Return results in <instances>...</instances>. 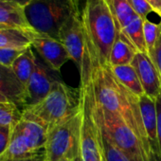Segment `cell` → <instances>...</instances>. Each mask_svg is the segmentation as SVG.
Masks as SVG:
<instances>
[{
	"mask_svg": "<svg viewBox=\"0 0 161 161\" xmlns=\"http://www.w3.org/2000/svg\"><path fill=\"white\" fill-rule=\"evenodd\" d=\"M82 20L91 62L109 64L112 47L121 30L106 0H85Z\"/></svg>",
	"mask_w": 161,
	"mask_h": 161,
	"instance_id": "obj_2",
	"label": "cell"
},
{
	"mask_svg": "<svg viewBox=\"0 0 161 161\" xmlns=\"http://www.w3.org/2000/svg\"><path fill=\"white\" fill-rule=\"evenodd\" d=\"M103 136V154L105 161H129V159L125 156V154L118 149L110 139L102 132Z\"/></svg>",
	"mask_w": 161,
	"mask_h": 161,
	"instance_id": "obj_25",
	"label": "cell"
},
{
	"mask_svg": "<svg viewBox=\"0 0 161 161\" xmlns=\"http://www.w3.org/2000/svg\"><path fill=\"white\" fill-rule=\"evenodd\" d=\"M2 161H46V153H41L39 154H36L31 157H26V158H20V159H13V160H5L1 156Z\"/></svg>",
	"mask_w": 161,
	"mask_h": 161,
	"instance_id": "obj_31",
	"label": "cell"
},
{
	"mask_svg": "<svg viewBox=\"0 0 161 161\" xmlns=\"http://www.w3.org/2000/svg\"><path fill=\"white\" fill-rule=\"evenodd\" d=\"M75 161H83V159H82V156H80V154L75 159Z\"/></svg>",
	"mask_w": 161,
	"mask_h": 161,
	"instance_id": "obj_35",
	"label": "cell"
},
{
	"mask_svg": "<svg viewBox=\"0 0 161 161\" xmlns=\"http://www.w3.org/2000/svg\"><path fill=\"white\" fill-rule=\"evenodd\" d=\"M13 128L11 126L0 127V157L4 155L9 147Z\"/></svg>",
	"mask_w": 161,
	"mask_h": 161,
	"instance_id": "obj_28",
	"label": "cell"
},
{
	"mask_svg": "<svg viewBox=\"0 0 161 161\" xmlns=\"http://www.w3.org/2000/svg\"><path fill=\"white\" fill-rule=\"evenodd\" d=\"M0 94L4 95L11 103L22 111L26 107L27 89L16 78L12 67L0 64Z\"/></svg>",
	"mask_w": 161,
	"mask_h": 161,
	"instance_id": "obj_13",
	"label": "cell"
},
{
	"mask_svg": "<svg viewBox=\"0 0 161 161\" xmlns=\"http://www.w3.org/2000/svg\"><path fill=\"white\" fill-rule=\"evenodd\" d=\"M0 127H2V126H0Z\"/></svg>",
	"mask_w": 161,
	"mask_h": 161,
	"instance_id": "obj_39",
	"label": "cell"
},
{
	"mask_svg": "<svg viewBox=\"0 0 161 161\" xmlns=\"http://www.w3.org/2000/svg\"><path fill=\"white\" fill-rule=\"evenodd\" d=\"M83 111L47 133L46 161H74L80 154V126Z\"/></svg>",
	"mask_w": 161,
	"mask_h": 161,
	"instance_id": "obj_6",
	"label": "cell"
},
{
	"mask_svg": "<svg viewBox=\"0 0 161 161\" xmlns=\"http://www.w3.org/2000/svg\"><path fill=\"white\" fill-rule=\"evenodd\" d=\"M90 84L95 103L119 117L132 129L143 143L152 161L148 136L140 111L139 98L119 82L109 64L103 66L96 63L92 65Z\"/></svg>",
	"mask_w": 161,
	"mask_h": 161,
	"instance_id": "obj_1",
	"label": "cell"
},
{
	"mask_svg": "<svg viewBox=\"0 0 161 161\" xmlns=\"http://www.w3.org/2000/svg\"><path fill=\"white\" fill-rule=\"evenodd\" d=\"M26 49H14L0 47V64L12 67L15 59L21 55Z\"/></svg>",
	"mask_w": 161,
	"mask_h": 161,
	"instance_id": "obj_26",
	"label": "cell"
},
{
	"mask_svg": "<svg viewBox=\"0 0 161 161\" xmlns=\"http://www.w3.org/2000/svg\"><path fill=\"white\" fill-rule=\"evenodd\" d=\"M104 161H105V160H104Z\"/></svg>",
	"mask_w": 161,
	"mask_h": 161,
	"instance_id": "obj_40",
	"label": "cell"
},
{
	"mask_svg": "<svg viewBox=\"0 0 161 161\" xmlns=\"http://www.w3.org/2000/svg\"><path fill=\"white\" fill-rule=\"evenodd\" d=\"M31 31L18 28H5L0 30V47L27 49L31 47Z\"/></svg>",
	"mask_w": 161,
	"mask_h": 161,
	"instance_id": "obj_17",
	"label": "cell"
},
{
	"mask_svg": "<svg viewBox=\"0 0 161 161\" xmlns=\"http://www.w3.org/2000/svg\"><path fill=\"white\" fill-rule=\"evenodd\" d=\"M93 112L101 131L125 154L129 161H151L143 143L132 129L119 117L96 103L94 98Z\"/></svg>",
	"mask_w": 161,
	"mask_h": 161,
	"instance_id": "obj_5",
	"label": "cell"
},
{
	"mask_svg": "<svg viewBox=\"0 0 161 161\" xmlns=\"http://www.w3.org/2000/svg\"><path fill=\"white\" fill-rule=\"evenodd\" d=\"M131 64L138 76L145 95L155 101L161 93V80L149 55L147 53L136 52Z\"/></svg>",
	"mask_w": 161,
	"mask_h": 161,
	"instance_id": "obj_11",
	"label": "cell"
},
{
	"mask_svg": "<svg viewBox=\"0 0 161 161\" xmlns=\"http://www.w3.org/2000/svg\"><path fill=\"white\" fill-rule=\"evenodd\" d=\"M16 126L23 134L30 148L33 152H41L45 150L47 132L45 128L36 122L22 119Z\"/></svg>",
	"mask_w": 161,
	"mask_h": 161,
	"instance_id": "obj_16",
	"label": "cell"
},
{
	"mask_svg": "<svg viewBox=\"0 0 161 161\" xmlns=\"http://www.w3.org/2000/svg\"><path fill=\"white\" fill-rule=\"evenodd\" d=\"M36 64V55L32 51V47H28L21 55H19L12 65V69L16 78L27 86L31 74Z\"/></svg>",
	"mask_w": 161,
	"mask_h": 161,
	"instance_id": "obj_20",
	"label": "cell"
},
{
	"mask_svg": "<svg viewBox=\"0 0 161 161\" xmlns=\"http://www.w3.org/2000/svg\"><path fill=\"white\" fill-rule=\"evenodd\" d=\"M146 1L153 8V12L161 18V0H146Z\"/></svg>",
	"mask_w": 161,
	"mask_h": 161,
	"instance_id": "obj_32",
	"label": "cell"
},
{
	"mask_svg": "<svg viewBox=\"0 0 161 161\" xmlns=\"http://www.w3.org/2000/svg\"><path fill=\"white\" fill-rule=\"evenodd\" d=\"M160 25H161V21H160ZM151 60L153 61V63L158 72L160 80H161V29H160V32H159L156 44L154 46L153 51L152 53Z\"/></svg>",
	"mask_w": 161,
	"mask_h": 161,
	"instance_id": "obj_29",
	"label": "cell"
},
{
	"mask_svg": "<svg viewBox=\"0 0 161 161\" xmlns=\"http://www.w3.org/2000/svg\"><path fill=\"white\" fill-rule=\"evenodd\" d=\"M5 28H9V27L4 26V25H0V30H1V29H5ZM10 28H11V27H10Z\"/></svg>",
	"mask_w": 161,
	"mask_h": 161,
	"instance_id": "obj_36",
	"label": "cell"
},
{
	"mask_svg": "<svg viewBox=\"0 0 161 161\" xmlns=\"http://www.w3.org/2000/svg\"><path fill=\"white\" fill-rule=\"evenodd\" d=\"M161 25L160 22L158 24L150 21L149 19L143 20V32H144V39L147 47V52L149 57L151 58L152 53L153 51L154 46L156 44L159 32H160Z\"/></svg>",
	"mask_w": 161,
	"mask_h": 161,
	"instance_id": "obj_24",
	"label": "cell"
},
{
	"mask_svg": "<svg viewBox=\"0 0 161 161\" xmlns=\"http://www.w3.org/2000/svg\"><path fill=\"white\" fill-rule=\"evenodd\" d=\"M156 114H157V138L160 151V161H161V93L155 100Z\"/></svg>",
	"mask_w": 161,
	"mask_h": 161,
	"instance_id": "obj_30",
	"label": "cell"
},
{
	"mask_svg": "<svg viewBox=\"0 0 161 161\" xmlns=\"http://www.w3.org/2000/svg\"><path fill=\"white\" fill-rule=\"evenodd\" d=\"M44 151L41 152H33L27 140L25 139L23 134L19 130V128L15 125L13 128L11 140L9 147L2 156L5 160H13V159H20V158H26V157H31L36 154H39L41 153H44Z\"/></svg>",
	"mask_w": 161,
	"mask_h": 161,
	"instance_id": "obj_18",
	"label": "cell"
},
{
	"mask_svg": "<svg viewBox=\"0 0 161 161\" xmlns=\"http://www.w3.org/2000/svg\"><path fill=\"white\" fill-rule=\"evenodd\" d=\"M139 105L143 123L146 129L152 161H160V151L157 138V114L155 101L145 94L139 97Z\"/></svg>",
	"mask_w": 161,
	"mask_h": 161,
	"instance_id": "obj_12",
	"label": "cell"
},
{
	"mask_svg": "<svg viewBox=\"0 0 161 161\" xmlns=\"http://www.w3.org/2000/svg\"><path fill=\"white\" fill-rule=\"evenodd\" d=\"M5 102H10L4 95H2V94H0V103H5ZM11 103V102H10Z\"/></svg>",
	"mask_w": 161,
	"mask_h": 161,
	"instance_id": "obj_34",
	"label": "cell"
},
{
	"mask_svg": "<svg viewBox=\"0 0 161 161\" xmlns=\"http://www.w3.org/2000/svg\"><path fill=\"white\" fill-rule=\"evenodd\" d=\"M0 25L23 30H31L30 27L24 8L13 2L0 0Z\"/></svg>",
	"mask_w": 161,
	"mask_h": 161,
	"instance_id": "obj_14",
	"label": "cell"
},
{
	"mask_svg": "<svg viewBox=\"0 0 161 161\" xmlns=\"http://www.w3.org/2000/svg\"><path fill=\"white\" fill-rule=\"evenodd\" d=\"M64 161H72V160H64ZM75 161V160H74Z\"/></svg>",
	"mask_w": 161,
	"mask_h": 161,
	"instance_id": "obj_37",
	"label": "cell"
},
{
	"mask_svg": "<svg viewBox=\"0 0 161 161\" xmlns=\"http://www.w3.org/2000/svg\"><path fill=\"white\" fill-rule=\"evenodd\" d=\"M130 3L136 14H137L142 20L148 19L149 14L154 13L146 0H130Z\"/></svg>",
	"mask_w": 161,
	"mask_h": 161,
	"instance_id": "obj_27",
	"label": "cell"
},
{
	"mask_svg": "<svg viewBox=\"0 0 161 161\" xmlns=\"http://www.w3.org/2000/svg\"><path fill=\"white\" fill-rule=\"evenodd\" d=\"M121 31L137 52L148 54L143 32V20L138 15H136L129 25L122 29Z\"/></svg>",
	"mask_w": 161,
	"mask_h": 161,
	"instance_id": "obj_21",
	"label": "cell"
},
{
	"mask_svg": "<svg viewBox=\"0 0 161 161\" xmlns=\"http://www.w3.org/2000/svg\"><path fill=\"white\" fill-rule=\"evenodd\" d=\"M82 126H80V156L83 161H104L103 136L93 112V93L89 83L80 86Z\"/></svg>",
	"mask_w": 161,
	"mask_h": 161,
	"instance_id": "obj_8",
	"label": "cell"
},
{
	"mask_svg": "<svg viewBox=\"0 0 161 161\" xmlns=\"http://www.w3.org/2000/svg\"><path fill=\"white\" fill-rule=\"evenodd\" d=\"M0 161H2V159H1V157H0Z\"/></svg>",
	"mask_w": 161,
	"mask_h": 161,
	"instance_id": "obj_38",
	"label": "cell"
},
{
	"mask_svg": "<svg viewBox=\"0 0 161 161\" xmlns=\"http://www.w3.org/2000/svg\"><path fill=\"white\" fill-rule=\"evenodd\" d=\"M80 109V88L70 87L58 80L43 101L23 110L22 119L38 123L48 133L74 117Z\"/></svg>",
	"mask_w": 161,
	"mask_h": 161,
	"instance_id": "obj_3",
	"label": "cell"
},
{
	"mask_svg": "<svg viewBox=\"0 0 161 161\" xmlns=\"http://www.w3.org/2000/svg\"><path fill=\"white\" fill-rule=\"evenodd\" d=\"M22 112L13 103H0V126L14 127L22 119Z\"/></svg>",
	"mask_w": 161,
	"mask_h": 161,
	"instance_id": "obj_23",
	"label": "cell"
},
{
	"mask_svg": "<svg viewBox=\"0 0 161 161\" xmlns=\"http://www.w3.org/2000/svg\"><path fill=\"white\" fill-rule=\"evenodd\" d=\"M78 11L79 0H31L24 8L31 30L56 40L62 27Z\"/></svg>",
	"mask_w": 161,
	"mask_h": 161,
	"instance_id": "obj_4",
	"label": "cell"
},
{
	"mask_svg": "<svg viewBox=\"0 0 161 161\" xmlns=\"http://www.w3.org/2000/svg\"><path fill=\"white\" fill-rule=\"evenodd\" d=\"M1 1H7V2H13V3H16L18 5H20L21 7L25 8L31 0H1Z\"/></svg>",
	"mask_w": 161,
	"mask_h": 161,
	"instance_id": "obj_33",
	"label": "cell"
},
{
	"mask_svg": "<svg viewBox=\"0 0 161 161\" xmlns=\"http://www.w3.org/2000/svg\"><path fill=\"white\" fill-rule=\"evenodd\" d=\"M110 67L117 80L130 92H132L138 98L145 94L140 84V80L138 79V76L132 64Z\"/></svg>",
	"mask_w": 161,
	"mask_h": 161,
	"instance_id": "obj_19",
	"label": "cell"
},
{
	"mask_svg": "<svg viewBox=\"0 0 161 161\" xmlns=\"http://www.w3.org/2000/svg\"><path fill=\"white\" fill-rule=\"evenodd\" d=\"M52 72L53 70L36 56L34 71L26 86V107L37 104L48 95L54 84L58 80V79L54 78Z\"/></svg>",
	"mask_w": 161,
	"mask_h": 161,
	"instance_id": "obj_10",
	"label": "cell"
},
{
	"mask_svg": "<svg viewBox=\"0 0 161 161\" xmlns=\"http://www.w3.org/2000/svg\"><path fill=\"white\" fill-rule=\"evenodd\" d=\"M106 2L121 31L137 15L132 8L130 0H106Z\"/></svg>",
	"mask_w": 161,
	"mask_h": 161,
	"instance_id": "obj_22",
	"label": "cell"
},
{
	"mask_svg": "<svg viewBox=\"0 0 161 161\" xmlns=\"http://www.w3.org/2000/svg\"><path fill=\"white\" fill-rule=\"evenodd\" d=\"M136 52L134 46L127 40L122 31H120L112 47L109 57V65L118 66L131 64Z\"/></svg>",
	"mask_w": 161,
	"mask_h": 161,
	"instance_id": "obj_15",
	"label": "cell"
},
{
	"mask_svg": "<svg viewBox=\"0 0 161 161\" xmlns=\"http://www.w3.org/2000/svg\"><path fill=\"white\" fill-rule=\"evenodd\" d=\"M31 47L53 71H60L62 66L70 60L68 52L59 40L34 31H31Z\"/></svg>",
	"mask_w": 161,
	"mask_h": 161,
	"instance_id": "obj_9",
	"label": "cell"
},
{
	"mask_svg": "<svg viewBox=\"0 0 161 161\" xmlns=\"http://www.w3.org/2000/svg\"><path fill=\"white\" fill-rule=\"evenodd\" d=\"M59 41L65 47L70 60L79 67L80 86H86L90 83L92 62L87 48L82 12H76L64 23L59 33Z\"/></svg>",
	"mask_w": 161,
	"mask_h": 161,
	"instance_id": "obj_7",
	"label": "cell"
}]
</instances>
